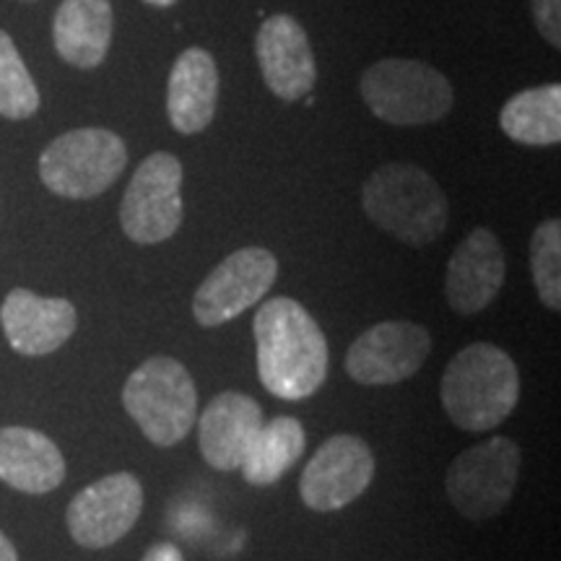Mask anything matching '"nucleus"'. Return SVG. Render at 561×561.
Instances as JSON below:
<instances>
[{"mask_svg":"<svg viewBox=\"0 0 561 561\" xmlns=\"http://www.w3.org/2000/svg\"><path fill=\"white\" fill-rule=\"evenodd\" d=\"M257 377L280 401H307L328 377V341L318 320L297 299L276 297L252 320Z\"/></svg>","mask_w":561,"mask_h":561,"instance_id":"f257e3e1","label":"nucleus"},{"mask_svg":"<svg viewBox=\"0 0 561 561\" xmlns=\"http://www.w3.org/2000/svg\"><path fill=\"white\" fill-rule=\"evenodd\" d=\"M447 419L462 432H489L504 424L520 401V375L507 351L479 341L453 356L439 382Z\"/></svg>","mask_w":561,"mask_h":561,"instance_id":"f03ea898","label":"nucleus"},{"mask_svg":"<svg viewBox=\"0 0 561 561\" xmlns=\"http://www.w3.org/2000/svg\"><path fill=\"white\" fill-rule=\"evenodd\" d=\"M364 214L398 242L426 248L445 234L450 206L430 172L390 161L377 167L362 187Z\"/></svg>","mask_w":561,"mask_h":561,"instance_id":"7ed1b4c3","label":"nucleus"},{"mask_svg":"<svg viewBox=\"0 0 561 561\" xmlns=\"http://www.w3.org/2000/svg\"><path fill=\"white\" fill-rule=\"evenodd\" d=\"M123 405L151 445L174 447L193 432L198 390L185 364L151 356L125 380Z\"/></svg>","mask_w":561,"mask_h":561,"instance_id":"20e7f679","label":"nucleus"},{"mask_svg":"<svg viewBox=\"0 0 561 561\" xmlns=\"http://www.w3.org/2000/svg\"><path fill=\"white\" fill-rule=\"evenodd\" d=\"M362 96L382 123L432 125L453 110V83L437 68L411 58H382L364 70Z\"/></svg>","mask_w":561,"mask_h":561,"instance_id":"39448f33","label":"nucleus"},{"mask_svg":"<svg viewBox=\"0 0 561 561\" xmlns=\"http://www.w3.org/2000/svg\"><path fill=\"white\" fill-rule=\"evenodd\" d=\"M128 164V146L107 128L62 133L42 151L39 178L60 198L89 201L110 191Z\"/></svg>","mask_w":561,"mask_h":561,"instance_id":"423d86ee","label":"nucleus"},{"mask_svg":"<svg viewBox=\"0 0 561 561\" xmlns=\"http://www.w3.org/2000/svg\"><path fill=\"white\" fill-rule=\"evenodd\" d=\"M523 453L510 437H489L447 468V500L466 520H489L507 507L520 479Z\"/></svg>","mask_w":561,"mask_h":561,"instance_id":"0eeeda50","label":"nucleus"},{"mask_svg":"<svg viewBox=\"0 0 561 561\" xmlns=\"http://www.w3.org/2000/svg\"><path fill=\"white\" fill-rule=\"evenodd\" d=\"M182 164L170 151L146 157L121 203V224L136 244L172 240L182 227Z\"/></svg>","mask_w":561,"mask_h":561,"instance_id":"6e6552de","label":"nucleus"},{"mask_svg":"<svg viewBox=\"0 0 561 561\" xmlns=\"http://www.w3.org/2000/svg\"><path fill=\"white\" fill-rule=\"evenodd\" d=\"M278 261L265 248H242L216 265L203 278L193 297V318L203 328H219L240 318L273 289Z\"/></svg>","mask_w":561,"mask_h":561,"instance_id":"1a4fd4ad","label":"nucleus"},{"mask_svg":"<svg viewBox=\"0 0 561 561\" xmlns=\"http://www.w3.org/2000/svg\"><path fill=\"white\" fill-rule=\"evenodd\" d=\"M371 447L356 434H333L307 460L299 479V496L314 512H335L356 502L375 479Z\"/></svg>","mask_w":561,"mask_h":561,"instance_id":"9d476101","label":"nucleus"},{"mask_svg":"<svg viewBox=\"0 0 561 561\" xmlns=\"http://www.w3.org/2000/svg\"><path fill=\"white\" fill-rule=\"evenodd\" d=\"M144 512V486L133 473H110L89 483L68 504V533L83 549H107L123 536Z\"/></svg>","mask_w":561,"mask_h":561,"instance_id":"9b49d317","label":"nucleus"},{"mask_svg":"<svg viewBox=\"0 0 561 561\" xmlns=\"http://www.w3.org/2000/svg\"><path fill=\"white\" fill-rule=\"evenodd\" d=\"M432 335L409 320L377 322L348 346L346 371L359 385H398L424 367Z\"/></svg>","mask_w":561,"mask_h":561,"instance_id":"f8f14e48","label":"nucleus"},{"mask_svg":"<svg viewBox=\"0 0 561 561\" xmlns=\"http://www.w3.org/2000/svg\"><path fill=\"white\" fill-rule=\"evenodd\" d=\"M507 257L500 237L486 227L473 229L455 248L445 273L447 305L458 314H479L502 291Z\"/></svg>","mask_w":561,"mask_h":561,"instance_id":"ddd939ff","label":"nucleus"},{"mask_svg":"<svg viewBox=\"0 0 561 561\" xmlns=\"http://www.w3.org/2000/svg\"><path fill=\"white\" fill-rule=\"evenodd\" d=\"M255 55L265 83L280 102H299L314 89L318 62L307 32L294 16L278 13L265 19L255 39Z\"/></svg>","mask_w":561,"mask_h":561,"instance_id":"4468645a","label":"nucleus"},{"mask_svg":"<svg viewBox=\"0 0 561 561\" xmlns=\"http://www.w3.org/2000/svg\"><path fill=\"white\" fill-rule=\"evenodd\" d=\"M263 421V409L255 398L237 390L216 396L198 419V447L203 460L214 471H240Z\"/></svg>","mask_w":561,"mask_h":561,"instance_id":"2eb2a0df","label":"nucleus"},{"mask_svg":"<svg viewBox=\"0 0 561 561\" xmlns=\"http://www.w3.org/2000/svg\"><path fill=\"white\" fill-rule=\"evenodd\" d=\"M76 307L68 299L13 289L0 307L5 341L21 356H47L76 333Z\"/></svg>","mask_w":561,"mask_h":561,"instance_id":"dca6fc26","label":"nucleus"},{"mask_svg":"<svg viewBox=\"0 0 561 561\" xmlns=\"http://www.w3.org/2000/svg\"><path fill=\"white\" fill-rule=\"evenodd\" d=\"M219 104V68L203 47H191L174 60L167 83V115L174 130L195 136L214 123Z\"/></svg>","mask_w":561,"mask_h":561,"instance_id":"f3484780","label":"nucleus"},{"mask_svg":"<svg viewBox=\"0 0 561 561\" xmlns=\"http://www.w3.org/2000/svg\"><path fill=\"white\" fill-rule=\"evenodd\" d=\"M66 479L60 447L30 426L0 430V481L24 494H50Z\"/></svg>","mask_w":561,"mask_h":561,"instance_id":"a211bd4d","label":"nucleus"},{"mask_svg":"<svg viewBox=\"0 0 561 561\" xmlns=\"http://www.w3.org/2000/svg\"><path fill=\"white\" fill-rule=\"evenodd\" d=\"M115 13L110 0H62L53 21L55 50L68 66H102L112 45Z\"/></svg>","mask_w":561,"mask_h":561,"instance_id":"6ab92c4d","label":"nucleus"},{"mask_svg":"<svg viewBox=\"0 0 561 561\" xmlns=\"http://www.w3.org/2000/svg\"><path fill=\"white\" fill-rule=\"evenodd\" d=\"M500 125L504 136L523 146H557L561 140V87L525 89L502 107Z\"/></svg>","mask_w":561,"mask_h":561,"instance_id":"aec40b11","label":"nucleus"},{"mask_svg":"<svg viewBox=\"0 0 561 561\" xmlns=\"http://www.w3.org/2000/svg\"><path fill=\"white\" fill-rule=\"evenodd\" d=\"M305 426L294 416L263 421L240 471L250 486H273L305 453Z\"/></svg>","mask_w":561,"mask_h":561,"instance_id":"412c9836","label":"nucleus"},{"mask_svg":"<svg viewBox=\"0 0 561 561\" xmlns=\"http://www.w3.org/2000/svg\"><path fill=\"white\" fill-rule=\"evenodd\" d=\"M39 110V89L13 39L0 30V117L30 121Z\"/></svg>","mask_w":561,"mask_h":561,"instance_id":"4be33fe9","label":"nucleus"},{"mask_svg":"<svg viewBox=\"0 0 561 561\" xmlns=\"http://www.w3.org/2000/svg\"><path fill=\"white\" fill-rule=\"evenodd\" d=\"M530 273L546 310H561V221L546 219L533 231Z\"/></svg>","mask_w":561,"mask_h":561,"instance_id":"5701e85b","label":"nucleus"},{"mask_svg":"<svg viewBox=\"0 0 561 561\" xmlns=\"http://www.w3.org/2000/svg\"><path fill=\"white\" fill-rule=\"evenodd\" d=\"M533 19L538 32L549 42L553 50L561 47V0H530Z\"/></svg>","mask_w":561,"mask_h":561,"instance_id":"b1692460","label":"nucleus"},{"mask_svg":"<svg viewBox=\"0 0 561 561\" xmlns=\"http://www.w3.org/2000/svg\"><path fill=\"white\" fill-rule=\"evenodd\" d=\"M140 561H185L182 551L174 543H153Z\"/></svg>","mask_w":561,"mask_h":561,"instance_id":"393cba45","label":"nucleus"},{"mask_svg":"<svg viewBox=\"0 0 561 561\" xmlns=\"http://www.w3.org/2000/svg\"><path fill=\"white\" fill-rule=\"evenodd\" d=\"M0 561H19V553L3 530H0Z\"/></svg>","mask_w":561,"mask_h":561,"instance_id":"a878e982","label":"nucleus"},{"mask_svg":"<svg viewBox=\"0 0 561 561\" xmlns=\"http://www.w3.org/2000/svg\"><path fill=\"white\" fill-rule=\"evenodd\" d=\"M144 3H149V5H157V9H170V5L178 3V0H144Z\"/></svg>","mask_w":561,"mask_h":561,"instance_id":"bb28decb","label":"nucleus"}]
</instances>
